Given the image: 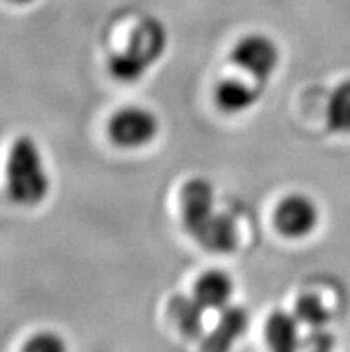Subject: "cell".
<instances>
[{
	"label": "cell",
	"instance_id": "1",
	"mask_svg": "<svg viewBox=\"0 0 350 352\" xmlns=\"http://www.w3.org/2000/svg\"><path fill=\"white\" fill-rule=\"evenodd\" d=\"M8 192L22 206L40 204L49 195L50 177L40 148L31 136H20L9 152Z\"/></svg>",
	"mask_w": 350,
	"mask_h": 352
},
{
	"label": "cell",
	"instance_id": "2",
	"mask_svg": "<svg viewBox=\"0 0 350 352\" xmlns=\"http://www.w3.org/2000/svg\"><path fill=\"white\" fill-rule=\"evenodd\" d=\"M166 41L168 36L163 23L154 18H146L134 27L129 36L127 47L109 58L107 61L109 74L122 82H134L142 79L145 72L155 61H160L166 49Z\"/></svg>",
	"mask_w": 350,
	"mask_h": 352
},
{
	"label": "cell",
	"instance_id": "3",
	"mask_svg": "<svg viewBox=\"0 0 350 352\" xmlns=\"http://www.w3.org/2000/svg\"><path fill=\"white\" fill-rule=\"evenodd\" d=\"M160 133L157 116L142 106H125L109 118L107 136L120 148H140Z\"/></svg>",
	"mask_w": 350,
	"mask_h": 352
},
{
	"label": "cell",
	"instance_id": "4",
	"mask_svg": "<svg viewBox=\"0 0 350 352\" xmlns=\"http://www.w3.org/2000/svg\"><path fill=\"white\" fill-rule=\"evenodd\" d=\"M279 49L266 34H247L236 41L231 50V63L263 85L274 76L279 65Z\"/></svg>",
	"mask_w": 350,
	"mask_h": 352
},
{
	"label": "cell",
	"instance_id": "5",
	"mask_svg": "<svg viewBox=\"0 0 350 352\" xmlns=\"http://www.w3.org/2000/svg\"><path fill=\"white\" fill-rule=\"evenodd\" d=\"M274 223L283 236L292 240L304 238L318 226V208L307 195L292 193L275 208Z\"/></svg>",
	"mask_w": 350,
	"mask_h": 352
},
{
	"label": "cell",
	"instance_id": "6",
	"mask_svg": "<svg viewBox=\"0 0 350 352\" xmlns=\"http://www.w3.org/2000/svg\"><path fill=\"white\" fill-rule=\"evenodd\" d=\"M213 184L204 177L190 179L181 190V217L182 226L188 234L195 236L200 229L204 228L209 219L217 213L215 210Z\"/></svg>",
	"mask_w": 350,
	"mask_h": 352
},
{
	"label": "cell",
	"instance_id": "7",
	"mask_svg": "<svg viewBox=\"0 0 350 352\" xmlns=\"http://www.w3.org/2000/svg\"><path fill=\"white\" fill-rule=\"evenodd\" d=\"M250 318L241 306H227L220 311L217 326L202 340V352H231L234 344L247 333Z\"/></svg>",
	"mask_w": 350,
	"mask_h": 352
},
{
	"label": "cell",
	"instance_id": "8",
	"mask_svg": "<svg viewBox=\"0 0 350 352\" xmlns=\"http://www.w3.org/2000/svg\"><path fill=\"white\" fill-rule=\"evenodd\" d=\"M298 318L295 313L277 311L270 313L265 322V342L270 352H298L300 333Z\"/></svg>",
	"mask_w": 350,
	"mask_h": 352
},
{
	"label": "cell",
	"instance_id": "9",
	"mask_svg": "<svg viewBox=\"0 0 350 352\" xmlns=\"http://www.w3.org/2000/svg\"><path fill=\"white\" fill-rule=\"evenodd\" d=\"M202 249L215 254H229L238 247V228L236 222L226 213H215L195 236Z\"/></svg>",
	"mask_w": 350,
	"mask_h": 352
},
{
	"label": "cell",
	"instance_id": "10",
	"mask_svg": "<svg viewBox=\"0 0 350 352\" xmlns=\"http://www.w3.org/2000/svg\"><path fill=\"white\" fill-rule=\"evenodd\" d=\"M234 294L232 279L222 270H208L195 281L193 297L202 304L204 309H218L222 311L229 306Z\"/></svg>",
	"mask_w": 350,
	"mask_h": 352
},
{
	"label": "cell",
	"instance_id": "11",
	"mask_svg": "<svg viewBox=\"0 0 350 352\" xmlns=\"http://www.w3.org/2000/svg\"><path fill=\"white\" fill-rule=\"evenodd\" d=\"M259 95H261L259 86H250L238 77H227L220 80L215 89L217 106L229 115L248 111L257 102Z\"/></svg>",
	"mask_w": 350,
	"mask_h": 352
},
{
	"label": "cell",
	"instance_id": "12",
	"mask_svg": "<svg viewBox=\"0 0 350 352\" xmlns=\"http://www.w3.org/2000/svg\"><path fill=\"white\" fill-rule=\"evenodd\" d=\"M170 317L175 322L182 335L186 338H199L202 335V327H204V311L202 304L191 295H177L170 300Z\"/></svg>",
	"mask_w": 350,
	"mask_h": 352
},
{
	"label": "cell",
	"instance_id": "13",
	"mask_svg": "<svg viewBox=\"0 0 350 352\" xmlns=\"http://www.w3.org/2000/svg\"><path fill=\"white\" fill-rule=\"evenodd\" d=\"M327 125L333 133L350 134V79L334 88L327 104Z\"/></svg>",
	"mask_w": 350,
	"mask_h": 352
},
{
	"label": "cell",
	"instance_id": "14",
	"mask_svg": "<svg viewBox=\"0 0 350 352\" xmlns=\"http://www.w3.org/2000/svg\"><path fill=\"white\" fill-rule=\"evenodd\" d=\"M295 317L300 324L307 326L313 331L324 329L331 320V313L325 308L318 295L304 294L300 295L295 302Z\"/></svg>",
	"mask_w": 350,
	"mask_h": 352
},
{
	"label": "cell",
	"instance_id": "15",
	"mask_svg": "<svg viewBox=\"0 0 350 352\" xmlns=\"http://www.w3.org/2000/svg\"><path fill=\"white\" fill-rule=\"evenodd\" d=\"M20 352H67V344L56 333H36L23 344Z\"/></svg>",
	"mask_w": 350,
	"mask_h": 352
},
{
	"label": "cell",
	"instance_id": "16",
	"mask_svg": "<svg viewBox=\"0 0 350 352\" xmlns=\"http://www.w3.org/2000/svg\"><path fill=\"white\" fill-rule=\"evenodd\" d=\"M309 342H311V352H333L334 340L333 336H331V333H327L325 329L315 331Z\"/></svg>",
	"mask_w": 350,
	"mask_h": 352
},
{
	"label": "cell",
	"instance_id": "17",
	"mask_svg": "<svg viewBox=\"0 0 350 352\" xmlns=\"http://www.w3.org/2000/svg\"><path fill=\"white\" fill-rule=\"evenodd\" d=\"M14 2H18V4H23V2H29V0H14Z\"/></svg>",
	"mask_w": 350,
	"mask_h": 352
}]
</instances>
